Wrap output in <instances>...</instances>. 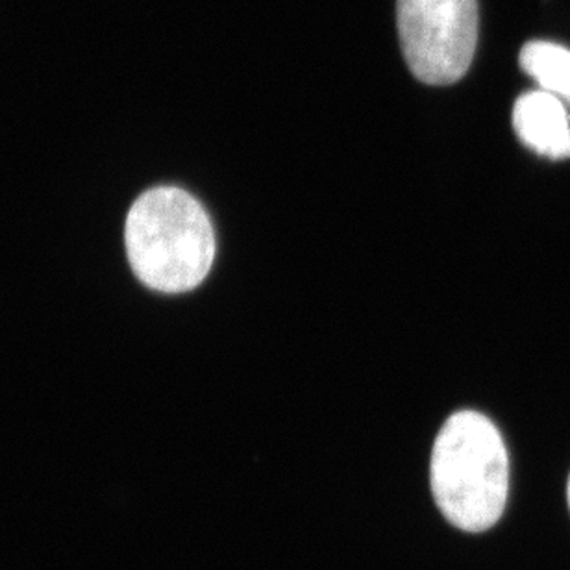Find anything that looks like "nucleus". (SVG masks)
Returning a JSON list of instances; mask_svg holds the SVG:
<instances>
[{
    "label": "nucleus",
    "mask_w": 570,
    "mask_h": 570,
    "mask_svg": "<svg viewBox=\"0 0 570 570\" xmlns=\"http://www.w3.org/2000/svg\"><path fill=\"white\" fill-rule=\"evenodd\" d=\"M430 482L450 524L471 533L493 528L510 491V458L499 428L482 413H454L433 443Z\"/></svg>",
    "instance_id": "1"
},
{
    "label": "nucleus",
    "mask_w": 570,
    "mask_h": 570,
    "mask_svg": "<svg viewBox=\"0 0 570 570\" xmlns=\"http://www.w3.org/2000/svg\"><path fill=\"white\" fill-rule=\"evenodd\" d=\"M125 242L130 267L159 293L203 284L215 259V232L197 198L180 187H154L128 212Z\"/></svg>",
    "instance_id": "2"
},
{
    "label": "nucleus",
    "mask_w": 570,
    "mask_h": 570,
    "mask_svg": "<svg viewBox=\"0 0 570 570\" xmlns=\"http://www.w3.org/2000/svg\"><path fill=\"white\" fill-rule=\"evenodd\" d=\"M478 0H396L402 55L430 86L460 80L476 52Z\"/></svg>",
    "instance_id": "3"
},
{
    "label": "nucleus",
    "mask_w": 570,
    "mask_h": 570,
    "mask_svg": "<svg viewBox=\"0 0 570 570\" xmlns=\"http://www.w3.org/2000/svg\"><path fill=\"white\" fill-rule=\"evenodd\" d=\"M513 128L528 148L550 159L570 158V116L567 105L547 91H530L517 100Z\"/></svg>",
    "instance_id": "4"
},
{
    "label": "nucleus",
    "mask_w": 570,
    "mask_h": 570,
    "mask_svg": "<svg viewBox=\"0 0 570 570\" xmlns=\"http://www.w3.org/2000/svg\"><path fill=\"white\" fill-rule=\"evenodd\" d=\"M521 67L541 86V91L570 105L569 49L550 41H530L522 47Z\"/></svg>",
    "instance_id": "5"
},
{
    "label": "nucleus",
    "mask_w": 570,
    "mask_h": 570,
    "mask_svg": "<svg viewBox=\"0 0 570 570\" xmlns=\"http://www.w3.org/2000/svg\"><path fill=\"white\" fill-rule=\"evenodd\" d=\"M569 502H570V480H569Z\"/></svg>",
    "instance_id": "6"
}]
</instances>
